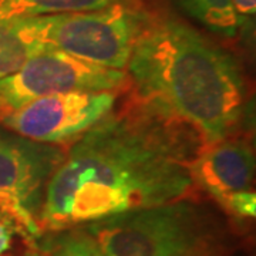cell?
Listing matches in <instances>:
<instances>
[{"label": "cell", "mask_w": 256, "mask_h": 256, "mask_svg": "<svg viewBox=\"0 0 256 256\" xmlns=\"http://www.w3.org/2000/svg\"><path fill=\"white\" fill-rule=\"evenodd\" d=\"M191 131L134 100L112 110L66 151L38 215L42 234L176 201L194 191Z\"/></svg>", "instance_id": "obj_1"}, {"label": "cell", "mask_w": 256, "mask_h": 256, "mask_svg": "<svg viewBox=\"0 0 256 256\" xmlns=\"http://www.w3.org/2000/svg\"><path fill=\"white\" fill-rule=\"evenodd\" d=\"M134 100L202 146L239 126L246 86L238 60L181 18L150 13L126 68Z\"/></svg>", "instance_id": "obj_2"}, {"label": "cell", "mask_w": 256, "mask_h": 256, "mask_svg": "<svg viewBox=\"0 0 256 256\" xmlns=\"http://www.w3.org/2000/svg\"><path fill=\"white\" fill-rule=\"evenodd\" d=\"M104 256H222L220 220L186 196L82 225Z\"/></svg>", "instance_id": "obj_3"}, {"label": "cell", "mask_w": 256, "mask_h": 256, "mask_svg": "<svg viewBox=\"0 0 256 256\" xmlns=\"http://www.w3.org/2000/svg\"><path fill=\"white\" fill-rule=\"evenodd\" d=\"M150 13L140 0L98 10L18 18L28 36L48 48L126 72Z\"/></svg>", "instance_id": "obj_4"}, {"label": "cell", "mask_w": 256, "mask_h": 256, "mask_svg": "<svg viewBox=\"0 0 256 256\" xmlns=\"http://www.w3.org/2000/svg\"><path fill=\"white\" fill-rule=\"evenodd\" d=\"M66 150L22 137L0 124V215L28 245L42 236L38 215Z\"/></svg>", "instance_id": "obj_5"}, {"label": "cell", "mask_w": 256, "mask_h": 256, "mask_svg": "<svg viewBox=\"0 0 256 256\" xmlns=\"http://www.w3.org/2000/svg\"><path fill=\"white\" fill-rule=\"evenodd\" d=\"M127 72L90 64L46 48L0 80V121L32 101L68 92H121Z\"/></svg>", "instance_id": "obj_6"}, {"label": "cell", "mask_w": 256, "mask_h": 256, "mask_svg": "<svg viewBox=\"0 0 256 256\" xmlns=\"http://www.w3.org/2000/svg\"><path fill=\"white\" fill-rule=\"evenodd\" d=\"M120 92H68L42 97L0 121L22 137L50 146L77 141L107 117Z\"/></svg>", "instance_id": "obj_7"}, {"label": "cell", "mask_w": 256, "mask_h": 256, "mask_svg": "<svg viewBox=\"0 0 256 256\" xmlns=\"http://www.w3.org/2000/svg\"><path fill=\"white\" fill-rule=\"evenodd\" d=\"M195 185L216 201L226 194L246 191L255 176V154L250 144L239 138H224L202 146L191 162Z\"/></svg>", "instance_id": "obj_8"}, {"label": "cell", "mask_w": 256, "mask_h": 256, "mask_svg": "<svg viewBox=\"0 0 256 256\" xmlns=\"http://www.w3.org/2000/svg\"><path fill=\"white\" fill-rule=\"evenodd\" d=\"M185 14L224 38H238L242 26L230 0H174Z\"/></svg>", "instance_id": "obj_9"}, {"label": "cell", "mask_w": 256, "mask_h": 256, "mask_svg": "<svg viewBox=\"0 0 256 256\" xmlns=\"http://www.w3.org/2000/svg\"><path fill=\"white\" fill-rule=\"evenodd\" d=\"M46 48L48 47L28 36L18 18L0 16V80L18 72L30 57Z\"/></svg>", "instance_id": "obj_10"}, {"label": "cell", "mask_w": 256, "mask_h": 256, "mask_svg": "<svg viewBox=\"0 0 256 256\" xmlns=\"http://www.w3.org/2000/svg\"><path fill=\"white\" fill-rule=\"evenodd\" d=\"M140 0H0L2 18H36L60 13L88 12Z\"/></svg>", "instance_id": "obj_11"}, {"label": "cell", "mask_w": 256, "mask_h": 256, "mask_svg": "<svg viewBox=\"0 0 256 256\" xmlns=\"http://www.w3.org/2000/svg\"><path fill=\"white\" fill-rule=\"evenodd\" d=\"M28 246V256H104L82 226L44 232Z\"/></svg>", "instance_id": "obj_12"}, {"label": "cell", "mask_w": 256, "mask_h": 256, "mask_svg": "<svg viewBox=\"0 0 256 256\" xmlns=\"http://www.w3.org/2000/svg\"><path fill=\"white\" fill-rule=\"evenodd\" d=\"M220 204L224 210L238 216V218H255L256 215V195L255 192L246 190V191H236L226 194L220 198Z\"/></svg>", "instance_id": "obj_13"}, {"label": "cell", "mask_w": 256, "mask_h": 256, "mask_svg": "<svg viewBox=\"0 0 256 256\" xmlns=\"http://www.w3.org/2000/svg\"><path fill=\"white\" fill-rule=\"evenodd\" d=\"M234 10L238 16L242 30L250 28V20H254L256 12V0H230Z\"/></svg>", "instance_id": "obj_14"}]
</instances>
